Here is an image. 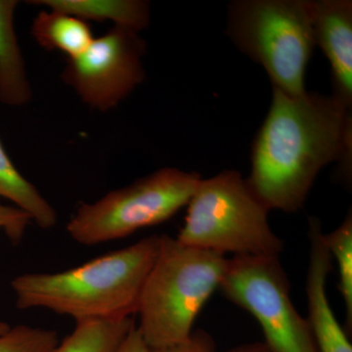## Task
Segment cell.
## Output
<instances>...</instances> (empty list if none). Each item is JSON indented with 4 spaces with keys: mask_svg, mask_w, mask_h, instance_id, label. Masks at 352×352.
I'll return each instance as SVG.
<instances>
[{
    "mask_svg": "<svg viewBox=\"0 0 352 352\" xmlns=\"http://www.w3.org/2000/svg\"><path fill=\"white\" fill-rule=\"evenodd\" d=\"M351 108L344 102L316 92L289 96L273 87L245 180L268 210L296 212L329 164L340 162L351 179Z\"/></svg>",
    "mask_w": 352,
    "mask_h": 352,
    "instance_id": "1",
    "label": "cell"
},
{
    "mask_svg": "<svg viewBox=\"0 0 352 352\" xmlns=\"http://www.w3.org/2000/svg\"><path fill=\"white\" fill-rule=\"evenodd\" d=\"M160 244L161 236H150L72 270L20 275L11 282L16 307L44 308L76 323L133 317Z\"/></svg>",
    "mask_w": 352,
    "mask_h": 352,
    "instance_id": "2",
    "label": "cell"
},
{
    "mask_svg": "<svg viewBox=\"0 0 352 352\" xmlns=\"http://www.w3.org/2000/svg\"><path fill=\"white\" fill-rule=\"evenodd\" d=\"M227 264L223 254L161 235L136 312L139 333L151 351L177 346L191 337L197 317L219 289Z\"/></svg>",
    "mask_w": 352,
    "mask_h": 352,
    "instance_id": "3",
    "label": "cell"
},
{
    "mask_svg": "<svg viewBox=\"0 0 352 352\" xmlns=\"http://www.w3.org/2000/svg\"><path fill=\"white\" fill-rule=\"evenodd\" d=\"M268 212L239 171L224 170L201 178L176 239L223 256H279L284 244L271 228Z\"/></svg>",
    "mask_w": 352,
    "mask_h": 352,
    "instance_id": "4",
    "label": "cell"
},
{
    "mask_svg": "<svg viewBox=\"0 0 352 352\" xmlns=\"http://www.w3.org/2000/svg\"><path fill=\"white\" fill-rule=\"evenodd\" d=\"M226 34L265 69L273 87L289 96L307 91L315 47L312 0H236L229 4Z\"/></svg>",
    "mask_w": 352,
    "mask_h": 352,
    "instance_id": "5",
    "label": "cell"
},
{
    "mask_svg": "<svg viewBox=\"0 0 352 352\" xmlns=\"http://www.w3.org/2000/svg\"><path fill=\"white\" fill-rule=\"evenodd\" d=\"M201 178L193 171L161 168L94 203L82 204L67 231L78 244L94 245L163 223L187 207Z\"/></svg>",
    "mask_w": 352,
    "mask_h": 352,
    "instance_id": "6",
    "label": "cell"
},
{
    "mask_svg": "<svg viewBox=\"0 0 352 352\" xmlns=\"http://www.w3.org/2000/svg\"><path fill=\"white\" fill-rule=\"evenodd\" d=\"M279 256H233L219 289L258 322L270 352H318L307 319L289 296Z\"/></svg>",
    "mask_w": 352,
    "mask_h": 352,
    "instance_id": "7",
    "label": "cell"
},
{
    "mask_svg": "<svg viewBox=\"0 0 352 352\" xmlns=\"http://www.w3.org/2000/svg\"><path fill=\"white\" fill-rule=\"evenodd\" d=\"M145 52L138 32L113 27L82 54L67 60L61 78L88 107L107 112L144 82Z\"/></svg>",
    "mask_w": 352,
    "mask_h": 352,
    "instance_id": "8",
    "label": "cell"
},
{
    "mask_svg": "<svg viewBox=\"0 0 352 352\" xmlns=\"http://www.w3.org/2000/svg\"><path fill=\"white\" fill-rule=\"evenodd\" d=\"M309 261L307 275V321L318 352H352L347 333L333 314L327 295L333 258L324 242L320 220L308 219Z\"/></svg>",
    "mask_w": 352,
    "mask_h": 352,
    "instance_id": "9",
    "label": "cell"
},
{
    "mask_svg": "<svg viewBox=\"0 0 352 352\" xmlns=\"http://www.w3.org/2000/svg\"><path fill=\"white\" fill-rule=\"evenodd\" d=\"M315 46L327 57L332 71L333 95L352 107V1L314 0Z\"/></svg>",
    "mask_w": 352,
    "mask_h": 352,
    "instance_id": "10",
    "label": "cell"
},
{
    "mask_svg": "<svg viewBox=\"0 0 352 352\" xmlns=\"http://www.w3.org/2000/svg\"><path fill=\"white\" fill-rule=\"evenodd\" d=\"M19 2L0 0V102L21 107L31 101L32 92L21 50L14 15Z\"/></svg>",
    "mask_w": 352,
    "mask_h": 352,
    "instance_id": "11",
    "label": "cell"
},
{
    "mask_svg": "<svg viewBox=\"0 0 352 352\" xmlns=\"http://www.w3.org/2000/svg\"><path fill=\"white\" fill-rule=\"evenodd\" d=\"M32 6H46L85 22H112L113 27L140 32L150 23L151 9L144 0H32Z\"/></svg>",
    "mask_w": 352,
    "mask_h": 352,
    "instance_id": "12",
    "label": "cell"
},
{
    "mask_svg": "<svg viewBox=\"0 0 352 352\" xmlns=\"http://www.w3.org/2000/svg\"><path fill=\"white\" fill-rule=\"evenodd\" d=\"M32 34L44 50L60 51L68 59L85 52L94 39L87 22L53 9L34 18Z\"/></svg>",
    "mask_w": 352,
    "mask_h": 352,
    "instance_id": "13",
    "label": "cell"
},
{
    "mask_svg": "<svg viewBox=\"0 0 352 352\" xmlns=\"http://www.w3.org/2000/svg\"><path fill=\"white\" fill-rule=\"evenodd\" d=\"M0 198L10 200L43 229L56 226L58 214L38 188L14 166L0 141Z\"/></svg>",
    "mask_w": 352,
    "mask_h": 352,
    "instance_id": "14",
    "label": "cell"
},
{
    "mask_svg": "<svg viewBox=\"0 0 352 352\" xmlns=\"http://www.w3.org/2000/svg\"><path fill=\"white\" fill-rule=\"evenodd\" d=\"M134 327L132 317L78 322L53 352H116Z\"/></svg>",
    "mask_w": 352,
    "mask_h": 352,
    "instance_id": "15",
    "label": "cell"
},
{
    "mask_svg": "<svg viewBox=\"0 0 352 352\" xmlns=\"http://www.w3.org/2000/svg\"><path fill=\"white\" fill-rule=\"evenodd\" d=\"M324 242L339 271V289L346 307V328L352 329V214L349 210L342 224L324 233Z\"/></svg>",
    "mask_w": 352,
    "mask_h": 352,
    "instance_id": "16",
    "label": "cell"
},
{
    "mask_svg": "<svg viewBox=\"0 0 352 352\" xmlns=\"http://www.w3.org/2000/svg\"><path fill=\"white\" fill-rule=\"evenodd\" d=\"M59 342L55 331L0 321V352H53Z\"/></svg>",
    "mask_w": 352,
    "mask_h": 352,
    "instance_id": "17",
    "label": "cell"
},
{
    "mask_svg": "<svg viewBox=\"0 0 352 352\" xmlns=\"http://www.w3.org/2000/svg\"><path fill=\"white\" fill-rule=\"evenodd\" d=\"M31 223V217L20 208L0 203V229L6 232L13 244H18L22 240L27 227Z\"/></svg>",
    "mask_w": 352,
    "mask_h": 352,
    "instance_id": "18",
    "label": "cell"
},
{
    "mask_svg": "<svg viewBox=\"0 0 352 352\" xmlns=\"http://www.w3.org/2000/svg\"><path fill=\"white\" fill-rule=\"evenodd\" d=\"M151 351V349H150ZM214 340L210 336L201 331L192 333L186 342L177 346L166 347V349H155L150 352H214Z\"/></svg>",
    "mask_w": 352,
    "mask_h": 352,
    "instance_id": "19",
    "label": "cell"
},
{
    "mask_svg": "<svg viewBox=\"0 0 352 352\" xmlns=\"http://www.w3.org/2000/svg\"><path fill=\"white\" fill-rule=\"evenodd\" d=\"M149 347L141 337L138 327H134L116 352H150Z\"/></svg>",
    "mask_w": 352,
    "mask_h": 352,
    "instance_id": "20",
    "label": "cell"
},
{
    "mask_svg": "<svg viewBox=\"0 0 352 352\" xmlns=\"http://www.w3.org/2000/svg\"><path fill=\"white\" fill-rule=\"evenodd\" d=\"M214 352H219L215 351ZM223 352H270L263 342H251V344H241L233 349Z\"/></svg>",
    "mask_w": 352,
    "mask_h": 352,
    "instance_id": "21",
    "label": "cell"
}]
</instances>
